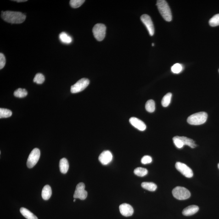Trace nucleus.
Instances as JSON below:
<instances>
[{"label": "nucleus", "mask_w": 219, "mask_h": 219, "mask_svg": "<svg viewBox=\"0 0 219 219\" xmlns=\"http://www.w3.org/2000/svg\"><path fill=\"white\" fill-rule=\"evenodd\" d=\"M1 16L5 21L12 24H21L26 18L25 15L21 12L10 11L2 12Z\"/></svg>", "instance_id": "obj_1"}, {"label": "nucleus", "mask_w": 219, "mask_h": 219, "mask_svg": "<svg viewBox=\"0 0 219 219\" xmlns=\"http://www.w3.org/2000/svg\"><path fill=\"white\" fill-rule=\"evenodd\" d=\"M156 5L159 13L164 19L166 21H171L172 19L171 11L166 1L158 0L157 1Z\"/></svg>", "instance_id": "obj_2"}, {"label": "nucleus", "mask_w": 219, "mask_h": 219, "mask_svg": "<svg viewBox=\"0 0 219 219\" xmlns=\"http://www.w3.org/2000/svg\"><path fill=\"white\" fill-rule=\"evenodd\" d=\"M207 117V114L205 112H199L189 116L187 122L189 124L192 125H202L205 123Z\"/></svg>", "instance_id": "obj_3"}, {"label": "nucleus", "mask_w": 219, "mask_h": 219, "mask_svg": "<svg viewBox=\"0 0 219 219\" xmlns=\"http://www.w3.org/2000/svg\"><path fill=\"white\" fill-rule=\"evenodd\" d=\"M173 196L175 198L179 200H184L189 198L191 193L185 187L178 186L175 187L172 191Z\"/></svg>", "instance_id": "obj_4"}, {"label": "nucleus", "mask_w": 219, "mask_h": 219, "mask_svg": "<svg viewBox=\"0 0 219 219\" xmlns=\"http://www.w3.org/2000/svg\"><path fill=\"white\" fill-rule=\"evenodd\" d=\"M106 28L104 24H97L92 29V33L95 38L98 41H102L106 36Z\"/></svg>", "instance_id": "obj_5"}, {"label": "nucleus", "mask_w": 219, "mask_h": 219, "mask_svg": "<svg viewBox=\"0 0 219 219\" xmlns=\"http://www.w3.org/2000/svg\"><path fill=\"white\" fill-rule=\"evenodd\" d=\"M89 80L86 78H83L79 80L71 87V92L72 93H76L81 92L86 89L89 84Z\"/></svg>", "instance_id": "obj_6"}, {"label": "nucleus", "mask_w": 219, "mask_h": 219, "mask_svg": "<svg viewBox=\"0 0 219 219\" xmlns=\"http://www.w3.org/2000/svg\"><path fill=\"white\" fill-rule=\"evenodd\" d=\"M40 156V151L38 148H35L32 151L27 161V166L29 169L33 167L38 161Z\"/></svg>", "instance_id": "obj_7"}, {"label": "nucleus", "mask_w": 219, "mask_h": 219, "mask_svg": "<svg viewBox=\"0 0 219 219\" xmlns=\"http://www.w3.org/2000/svg\"><path fill=\"white\" fill-rule=\"evenodd\" d=\"M85 185L83 182H80L77 185L74 195V199L79 198L82 200L86 199L87 196V192L85 190Z\"/></svg>", "instance_id": "obj_8"}, {"label": "nucleus", "mask_w": 219, "mask_h": 219, "mask_svg": "<svg viewBox=\"0 0 219 219\" xmlns=\"http://www.w3.org/2000/svg\"><path fill=\"white\" fill-rule=\"evenodd\" d=\"M175 167L186 177L189 178L193 176V172L192 169L183 163L177 162L175 164Z\"/></svg>", "instance_id": "obj_9"}, {"label": "nucleus", "mask_w": 219, "mask_h": 219, "mask_svg": "<svg viewBox=\"0 0 219 219\" xmlns=\"http://www.w3.org/2000/svg\"><path fill=\"white\" fill-rule=\"evenodd\" d=\"M141 21L145 26L151 36H153L154 34V25L151 17L147 14H143L141 17Z\"/></svg>", "instance_id": "obj_10"}, {"label": "nucleus", "mask_w": 219, "mask_h": 219, "mask_svg": "<svg viewBox=\"0 0 219 219\" xmlns=\"http://www.w3.org/2000/svg\"><path fill=\"white\" fill-rule=\"evenodd\" d=\"M113 155L109 151H105L102 152L99 157V160L103 165L109 164L113 159Z\"/></svg>", "instance_id": "obj_11"}, {"label": "nucleus", "mask_w": 219, "mask_h": 219, "mask_svg": "<svg viewBox=\"0 0 219 219\" xmlns=\"http://www.w3.org/2000/svg\"><path fill=\"white\" fill-rule=\"evenodd\" d=\"M120 214L125 217L131 216L134 213V209L130 204L123 203L119 206Z\"/></svg>", "instance_id": "obj_12"}, {"label": "nucleus", "mask_w": 219, "mask_h": 219, "mask_svg": "<svg viewBox=\"0 0 219 219\" xmlns=\"http://www.w3.org/2000/svg\"><path fill=\"white\" fill-rule=\"evenodd\" d=\"M130 123L134 127L137 128L140 131H143L146 130V125L140 119L136 117H131L129 120Z\"/></svg>", "instance_id": "obj_13"}, {"label": "nucleus", "mask_w": 219, "mask_h": 219, "mask_svg": "<svg viewBox=\"0 0 219 219\" xmlns=\"http://www.w3.org/2000/svg\"><path fill=\"white\" fill-rule=\"evenodd\" d=\"M199 210V207L196 205L189 206L184 209L182 214L185 216H190L195 214Z\"/></svg>", "instance_id": "obj_14"}, {"label": "nucleus", "mask_w": 219, "mask_h": 219, "mask_svg": "<svg viewBox=\"0 0 219 219\" xmlns=\"http://www.w3.org/2000/svg\"><path fill=\"white\" fill-rule=\"evenodd\" d=\"M60 170L62 173L66 174L68 172L69 168V163L65 158L61 159L59 162Z\"/></svg>", "instance_id": "obj_15"}, {"label": "nucleus", "mask_w": 219, "mask_h": 219, "mask_svg": "<svg viewBox=\"0 0 219 219\" xmlns=\"http://www.w3.org/2000/svg\"><path fill=\"white\" fill-rule=\"evenodd\" d=\"M52 195V189L50 186L48 185H46L43 188L41 196L43 199L47 200L50 198Z\"/></svg>", "instance_id": "obj_16"}, {"label": "nucleus", "mask_w": 219, "mask_h": 219, "mask_svg": "<svg viewBox=\"0 0 219 219\" xmlns=\"http://www.w3.org/2000/svg\"><path fill=\"white\" fill-rule=\"evenodd\" d=\"M20 212L22 215L27 219H38L37 217L26 208H21Z\"/></svg>", "instance_id": "obj_17"}, {"label": "nucleus", "mask_w": 219, "mask_h": 219, "mask_svg": "<svg viewBox=\"0 0 219 219\" xmlns=\"http://www.w3.org/2000/svg\"><path fill=\"white\" fill-rule=\"evenodd\" d=\"M179 137L182 141L184 145L189 146L192 148H194L196 147L197 145L195 143V142L193 140L185 136H179Z\"/></svg>", "instance_id": "obj_18"}, {"label": "nucleus", "mask_w": 219, "mask_h": 219, "mask_svg": "<svg viewBox=\"0 0 219 219\" xmlns=\"http://www.w3.org/2000/svg\"><path fill=\"white\" fill-rule=\"evenodd\" d=\"M59 37L60 41L64 43L69 44L71 43L72 41V39L71 36L65 32L61 33Z\"/></svg>", "instance_id": "obj_19"}, {"label": "nucleus", "mask_w": 219, "mask_h": 219, "mask_svg": "<svg viewBox=\"0 0 219 219\" xmlns=\"http://www.w3.org/2000/svg\"><path fill=\"white\" fill-rule=\"evenodd\" d=\"M142 188L149 191L153 192L157 189V185L152 182H143L141 184Z\"/></svg>", "instance_id": "obj_20"}, {"label": "nucleus", "mask_w": 219, "mask_h": 219, "mask_svg": "<svg viewBox=\"0 0 219 219\" xmlns=\"http://www.w3.org/2000/svg\"><path fill=\"white\" fill-rule=\"evenodd\" d=\"M172 96V94L170 92H169L164 96L162 101V104L163 107H166L169 106L171 102Z\"/></svg>", "instance_id": "obj_21"}, {"label": "nucleus", "mask_w": 219, "mask_h": 219, "mask_svg": "<svg viewBox=\"0 0 219 219\" xmlns=\"http://www.w3.org/2000/svg\"><path fill=\"white\" fill-rule=\"evenodd\" d=\"M145 108L147 112L153 113L155 110V103L153 100L150 99L147 102L145 105Z\"/></svg>", "instance_id": "obj_22"}, {"label": "nucleus", "mask_w": 219, "mask_h": 219, "mask_svg": "<svg viewBox=\"0 0 219 219\" xmlns=\"http://www.w3.org/2000/svg\"><path fill=\"white\" fill-rule=\"evenodd\" d=\"M28 94L27 91L25 89L19 88L16 90L14 92V96L18 98H23Z\"/></svg>", "instance_id": "obj_23"}, {"label": "nucleus", "mask_w": 219, "mask_h": 219, "mask_svg": "<svg viewBox=\"0 0 219 219\" xmlns=\"http://www.w3.org/2000/svg\"><path fill=\"white\" fill-rule=\"evenodd\" d=\"M134 173L137 176L142 177L147 175L148 173V170L144 168H137L134 170Z\"/></svg>", "instance_id": "obj_24"}, {"label": "nucleus", "mask_w": 219, "mask_h": 219, "mask_svg": "<svg viewBox=\"0 0 219 219\" xmlns=\"http://www.w3.org/2000/svg\"><path fill=\"white\" fill-rule=\"evenodd\" d=\"M12 113L9 109L5 108H0V118L9 117L12 115Z\"/></svg>", "instance_id": "obj_25"}, {"label": "nucleus", "mask_w": 219, "mask_h": 219, "mask_svg": "<svg viewBox=\"0 0 219 219\" xmlns=\"http://www.w3.org/2000/svg\"><path fill=\"white\" fill-rule=\"evenodd\" d=\"M210 26H216L219 25V14L214 16L209 21Z\"/></svg>", "instance_id": "obj_26"}, {"label": "nucleus", "mask_w": 219, "mask_h": 219, "mask_svg": "<svg viewBox=\"0 0 219 219\" xmlns=\"http://www.w3.org/2000/svg\"><path fill=\"white\" fill-rule=\"evenodd\" d=\"M85 2L84 0H71L69 3L72 8H77L80 7Z\"/></svg>", "instance_id": "obj_27"}, {"label": "nucleus", "mask_w": 219, "mask_h": 219, "mask_svg": "<svg viewBox=\"0 0 219 219\" xmlns=\"http://www.w3.org/2000/svg\"><path fill=\"white\" fill-rule=\"evenodd\" d=\"M45 81V77L44 75L41 73H38L33 79L34 82L37 84H41Z\"/></svg>", "instance_id": "obj_28"}, {"label": "nucleus", "mask_w": 219, "mask_h": 219, "mask_svg": "<svg viewBox=\"0 0 219 219\" xmlns=\"http://www.w3.org/2000/svg\"><path fill=\"white\" fill-rule=\"evenodd\" d=\"M182 66L179 63H176L172 67L171 71L175 74H179L182 71Z\"/></svg>", "instance_id": "obj_29"}, {"label": "nucleus", "mask_w": 219, "mask_h": 219, "mask_svg": "<svg viewBox=\"0 0 219 219\" xmlns=\"http://www.w3.org/2000/svg\"><path fill=\"white\" fill-rule=\"evenodd\" d=\"M173 141L174 144L178 148H182L184 146L182 141L179 138V136H176L174 137L173 138Z\"/></svg>", "instance_id": "obj_30"}, {"label": "nucleus", "mask_w": 219, "mask_h": 219, "mask_svg": "<svg viewBox=\"0 0 219 219\" xmlns=\"http://www.w3.org/2000/svg\"><path fill=\"white\" fill-rule=\"evenodd\" d=\"M152 161L151 157L148 155H145L141 159V163L143 164H150Z\"/></svg>", "instance_id": "obj_31"}, {"label": "nucleus", "mask_w": 219, "mask_h": 219, "mask_svg": "<svg viewBox=\"0 0 219 219\" xmlns=\"http://www.w3.org/2000/svg\"><path fill=\"white\" fill-rule=\"evenodd\" d=\"M5 63V57L4 55L2 53H0V69H2L4 67Z\"/></svg>", "instance_id": "obj_32"}, {"label": "nucleus", "mask_w": 219, "mask_h": 219, "mask_svg": "<svg viewBox=\"0 0 219 219\" xmlns=\"http://www.w3.org/2000/svg\"><path fill=\"white\" fill-rule=\"evenodd\" d=\"M16 1L17 2H26V1H27L26 0H17V1Z\"/></svg>", "instance_id": "obj_33"}, {"label": "nucleus", "mask_w": 219, "mask_h": 219, "mask_svg": "<svg viewBox=\"0 0 219 219\" xmlns=\"http://www.w3.org/2000/svg\"><path fill=\"white\" fill-rule=\"evenodd\" d=\"M218 169H219V163L218 164Z\"/></svg>", "instance_id": "obj_34"}, {"label": "nucleus", "mask_w": 219, "mask_h": 219, "mask_svg": "<svg viewBox=\"0 0 219 219\" xmlns=\"http://www.w3.org/2000/svg\"><path fill=\"white\" fill-rule=\"evenodd\" d=\"M154 43H152V46H154Z\"/></svg>", "instance_id": "obj_35"}, {"label": "nucleus", "mask_w": 219, "mask_h": 219, "mask_svg": "<svg viewBox=\"0 0 219 219\" xmlns=\"http://www.w3.org/2000/svg\"><path fill=\"white\" fill-rule=\"evenodd\" d=\"M75 199H74V202H75Z\"/></svg>", "instance_id": "obj_36"}]
</instances>
